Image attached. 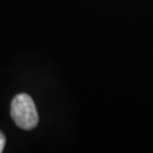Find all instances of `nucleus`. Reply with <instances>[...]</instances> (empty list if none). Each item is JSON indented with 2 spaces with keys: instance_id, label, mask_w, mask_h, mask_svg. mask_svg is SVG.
Returning a JSON list of instances; mask_svg holds the SVG:
<instances>
[{
  "instance_id": "obj_1",
  "label": "nucleus",
  "mask_w": 153,
  "mask_h": 153,
  "mask_svg": "<svg viewBox=\"0 0 153 153\" xmlns=\"http://www.w3.org/2000/svg\"><path fill=\"white\" fill-rule=\"evenodd\" d=\"M10 115L19 128L31 131L35 128L39 123L36 107L33 99L25 93L17 94L11 101Z\"/></svg>"
},
{
  "instance_id": "obj_2",
  "label": "nucleus",
  "mask_w": 153,
  "mask_h": 153,
  "mask_svg": "<svg viewBox=\"0 0 153 153\" xmlns=\"http://www.w3.org/2000/svg\"><path fill=\"white\" fill-rule=\"evenodd\" d=\"M5 144H6V137H5V135L0 131V153L2 152V150L5 148Z\"/></svg>"
}]
</instances>
